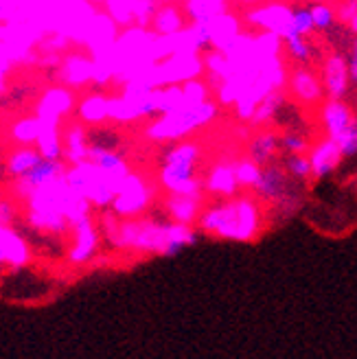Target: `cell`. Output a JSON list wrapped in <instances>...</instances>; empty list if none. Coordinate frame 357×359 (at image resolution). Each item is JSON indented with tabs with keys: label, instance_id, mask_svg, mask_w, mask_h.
<instances>
[{
	"label": "cell",
	"instance_id": "1",
	"mask_svg": "<svg viewBox=\"0 0 357 359\" xmlns=\"http://www.w3.org/2000/svg\"><path fill=\"white\" fill-rule=\"evenodd\" d=\"M108 239L119 250H132L138 255H158V257H175L187 245H193L198 235L191 226L175 224V222H110Z\"/></svg>",
	"mask_w": 357,
	"mask_h": 359
},
{
	"label": "cell",
	"instance_id": "2",
	"mask_svg": "<svg viewBox=\"0 0 357 359\" xmlns=\"http://www.w3.org/2000/svg\"><path fill=\"white\" fill-rule=\"evenodd\" d=\"M198 226L206 235L228 241H252L259 237L263 217L252 197H224L198 215Z\"/></svg>",
	"mask_w": 357,
	"mask_h": 359
},
{
	"label": "cell",
	"instance_id": "3",
	"mask_svg": "<svg viewBox=\"0 0 357 359\" xmlns=\"http://www.w3.org/2000/svg\"><path fill=\"white\" fill-rule=\"evenodd\" d=\"M200 147L177 145L163 156L160 167V184L171 195H200L202 184L198 177Z\"/></svg>",
	"mask_w": 357,
	"mask_h": 359
},
{
	"label": "cell",
	"instance_id": "4",
	"mask_svg": "<svg viewBox=\"0 0 357 359\" xmlns=\"http://www.w3.org/2000/svg\"><path fill=\"white\" fill-rule=\"evenodd\" d=\"M149 202H151V191L145 184V180L128 173V177L123 180L119 191L114 193V200H112L110 206H112L114 215H119V217L134 219V217H138V215H142L147 210Z\"/></svg>",
	"mask_w": 357,
	"mask_h": 359
},
{
	"label": "cell",
	"instance_id": "5",
	"mask_svg": "<svg viewBox=\"0 0 357 359\" xmlns=\"http://www.w3.org/2000/svg\"><path fill=\"white\" fill-rule=\"evenodd\" d=\"M267 116L274 121L276 128H283L288 134H298L302 138H311L314 136V123L305 114V110L294 103V101H285V99H274L267 107ZM311 142V140H309Z\"/></svg>",
	"mask_w": 357,
	"mask_h": 359
},
{
	"label": "cell",
	"instance_id": "6",
	"mask_svg": "<svg viewBox=\"0 0 357 359\" xmlns=\"http://www.w3.org/2000/svg\"><path fill=\"white\" fill-rule=\"evenodd\" d=\"M294 182H296V180L285 173L281 163H270V165L261 167L259 180H257V184L252 189L257 191L259 197H263V200L281 204V202H288L290 197L294 195L292 193Z\"/></svg>",
	"mask_w": 357,
	"mask_h": 359
},
{
	"label": "cell",
	"instance_id": "7",
	"mask_svg": "<svg viewBox=\"0 0 357 359\" xmlns=\"http://www.w3.org/2000/svg\"><path fill=\"white\" fill-rule=\"evenodd\" d=\"M73 228V243L68 248V261L73 265H86L97 257L99 250V230L90 217H83Z\"/></svg>",
	"mask_w": 357,
	"mask_h": 359
},
{
	"label": "cell",
	"instance_id": "8",
	"mask_svg": "<svg viewBox=\"0 0 357 359\" xmlns=\"http://www.w3.org/2000/svg\"><path fill=\"white\" fill-rule=\"evenodd\" d=\"M31 261V245L11 226L0 224V269H22Z\"/></svg>",
	"mask_w": 357,
	"mask_h": 359
},
{
	"label": "cell",
	"instance_id": "9",
	"mask_svg": "<svg viewBox=\"0 0 357 359\" xmlns=\"http://www.w3.org/2000/svg\"><path fill=\"white\" fill-rule=\"evenodd\" d=\"M64 175V167H62V160H48L42 156V160L38 165H35L31 171H27L22 177H18L13 180V184H15V191L20 197H27L31 193H35L38 189L50 184V182H55V180H60Z\"/></svg>",
	"mask_w": 357,
	"mask_h": 359
},
{
	"label": "cell",
	"instance_id": "10",
	"mask_svg": "<svg viewBox=\"0 0 357 359\" xmlns=\"http://www.w3.org/2000/svg\"><path fill=\"white\" fill-rule=\"evenodd\" d=\"M165 210L171 222L191 226L200 215V195H169Z\"/></svg>",
	"mask_w": 357,
	"mask_h": 359
},
{
	"label": "cell",
	"instance_id": "11",
	"mask_svg": "<svg viewBox=\"0 0 357 359\" xmlns=\"http://www.w3.org/2000/svg\"><path fill=\"white\" fill-rule=\"evenodd\" d=\"M342 160V154L337 149V145L333 140H327L323 145H318L314 151H311V158H309V165H311V175L323 180V177H329L331 173H335L337 165H340Z\"/></svg>",
	"mask_w": 357,
	"mask_h": 359
},
{
	"label": "cell",
	"instance_id": "12",
	"mask_svg": "<svg viewBox=\"0 0 357 359\" xmlns=\"http://www.w3.org/2000/svg\"><path fill=\"white\" fill-rule=\"evenodd\" d=\"M325 123H327V130L331 134V140L340 138L346 130L353 128V118H351V110L349 105L333 99L327 107H325Z\"/></svg>",
	"mask_w": 357,
	"mask_h": 359
},
{
	"label": "cell",
	"instance_id": "13",
	"mask_svg": "<svg viewBox=\"0 0 357 359\" xmlns=\"http://www.w3.org/2000/svg\"><path fill=\"white\" fill-rule=\"evenodd\" d=\"M325 86L329 90V95L337 101H342V97L346 95V86H349V68L344 64L342 57H333L327 62L325 68Z\"/></svg>",
	"mask_w": 357,
	"mask_h": 359
},
{
	"label": "cell",
	"instance_id": "14",
	"mask_svg": "<svg viewBox=\"0 0 357 359\" xmlns=\"http://www.w3.org/2000/svg\"><path fill=\"white\" fill-rule=\"evenodd\" d=\"M276 154H278V136L276 134H261L250 142L248 160L257 167H265V165L274 163Z\"/></svg>",
	"mask_w": 357,
	"mask_h": 359
},
{
	"label": "cell",
	"instance_id": "15",
	"mask_svg": "<svg viewBox=\"0 0 357 359\" xmlns=\"http://www.w3.org/2000/svg\"><path fill=\"white\" fill-rule=\"evenodd\" d=\"M206 189L220 197H233L239 189L235 180V167L222 165L213 169V173L206 180Z\"/></svg>",
	"mask_w": 357,
	"mask_h": 359
},
{
	"label": "cell",
	"instance_id": "16",
	"mask_svg": "<svg viewBox=\"0 0 357 359\" xmlns=\"http://www.w3.org/2000/svg\"><path fill=\"white\" fill-rule=\"evenodd\" d=\"M42 160V154L33 147H25V149H18L15 154H11V158L5 163V175H9L11 180L22 177L27 171H31L35 165Z\"/></svg>",
	"mask_w": 357,
	"mask_h": 359
},
{
	"label": "cell",
	"instance_id": "17",
	"mask_svg": "<svg viewBox=\"0 0 357 359\" xmlns=\"http://www.w3.org/2000/svg\"><path fill=\"white\" fill-rule=\"evenodd\" d=\"M292 88H294L296 97H300L307 103L320 99V95H323V86H320L318 77L311 73V70H298L292 79Z\"/></svg>",
	"mask_w": 357,
	"mask_h": 359
},
{
	"label": "cell",
	"instance_id": "18",
	"mask_svg": "<svg viewBox=\"0 0 357 359\" xmlns=\"http://www.w3.org/2000/svg\"><path fill=\"white\" fill-rule=\"evenodd\" d=\"M281 167L290 177H294L296 182H305V180L311 177L309 158H305L302 154H285V158L281 160Z\"/></svg>",
	"mask_w": 357,
	"mask_h": 359
},
{
	"label": "cell",
	"instance_id": "19",
	"mask_svg": "<svg viewBox=\"0 0 357 359\" xmlns=\"http://www.w3.org/2000/svg\"><path fill=\"white\" fill-rule=\"evenodd\" d=\"M288 44V53L290 57H294L296 62H300L302 66H309L311 62H316V57H320V50L316 44H311L307 38H296V40H285Z\"/></svg>",
	"mask_w": 357,
	"mask_h": 359
},
{
	"label": "cell",
	"instance_id": "20",
	"mask_svg": "<svg viewBox=\"0 0 357 359\" xmlns=\"http://www.w3.org/2000/svg\"><path fill=\"white\" fill-rule=\"evenodd\" d=\"M259 171L261 167L252 165L250 160H243L235 167V180H237V187H245V189H252L259 180Z\"/></svg>",
	"mask_w": 357,
	"mask_h": 359
},
{
	"label": "cell",
	"instance_id": "21",
	"mask_svg": "<svg viewBox=\"0 0 357 359\" xmlns=\"http://www.w3.org/2000/svg\"><path fill=\"white\" fill-rule=\"evenodd\" d=\"M309 149V140L302 138L298 134H288L285 132L283 136H278V151L285 154H305Z\"/></svg>",
	"mask_w": 357,
	"mask_h": 359
},
{
	"label": "cell",
	"instance_id": "22",
	"mask_svg": "<svg viewBox=\"0 0 357 359\" xmlns=\"http://www.w3.org/2000/svg\"><path fill=\"white\" fill-rule=\"evenodd\" d=\"M309 13H311L314 29H318V31H327L335 25V15L327 5H314L309 9Z\"/></svg>",
	"mask_w": 357,
	"mask_h": 359
},
{
	"label": "cell",
	"instance_id": "23",
	"mask_svg": "<svg viewBox=\"0 0 357 359\" xmlns=\"http://www.w3.org/2000/svg\"><path fill=\"white\" fill-rule=\"evenodd\" d=\"M13 134H15V138L20 140V142H33V140H38V136H40V125L35 123V121H22L15 128Z\"/></svg>",
	"mask_w": 357,
	"mask_h": 359
},
{
	"label": "cell",
	"instance_id": "24",
	"mask_svg": "<svg viewBox=\"0 0 357 359\" xmlns=\"http://www.w3.org/2000/svg\"><path fill=\"white\" fill-rule=\"evenodd\" d=\"M13 217H15V210H13V206L9 202L3 200V191H0V224L11 226Z\"/></svg>",
	"mask_w": 357,
	"mask_h": 359
},
{
	"label": "cell",
	"instance_id": "25",
	"mask_svg": "<svg viewBox=\"0 0 357 359\" xmlns=\"http://www.w3.org/2000/svg\"><path fill=\"white\" fill-rule=\"evenodd\" d=\"M0 173L5 175V163H3V158H0Z\"/></svg>",
	"mask_w": 357,
	"mask_h": 359
}]
</instances>
